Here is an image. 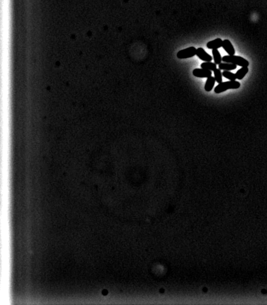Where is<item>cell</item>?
<instances>
[{"label":"cell","mask_w":267,"mask_h":305,"mask_svg":"<svg viewBox=\"0 0 267 305\" xmlns=\"http://www.w3.org/2000/svg\"><path fill=\"white\" fill-rule=\"evenodd\" d=\"M222 61L228 63H232L238 65L241 67H248L249 66V62L244 58L240 56L235 55H225L222 58Z\"/></svg>","instance_id":"cell-1"},{"label":"cell","mask_w":267,"mask_h":305,"mask_svg":"<svg viewBox=\"0 0 267 305\" xmlns=\"http://www.w3.org/2000/svg\"><path fill=\"white\" fill-rule=\"evenodd\" d=\"M223 40L221 38H217L216 39L210 41L207 43V47L210 49H218L222 46Z\"/></svg>","instance_id":"cell-7"},{"label":"cell","mask_w":267,"mask_h":305,"mask_svg":"<svg viewBox=\"0 0 267 305\" xmlns=\"http://www.w3.org/2000/svg\"><path fill=\"white\" fill-rule=\"evenodd\" d=\"M193 75L197 77H209L211 76L212 73L210 70H205L203 69H195L192 71Z\"/></svg>","instance_id":"cell-5"},{"label":"cell","mask_w":267,"mask_h":305,"mask_svg":"<svg viewBox=\"0 0 267 305\" xmlns=\"http://www.w3.org/2000/svg\"><path fill=\"white\" fill-rule=\"evenodd\" d=\"M196 55H197L201 60L205 62H211L213 60L212 57L209 54H207L206 52H205V50L202 48H199L198 49H196Z\"/></svg>","instance_id":"cell-4"},{"label":"cell","mask_w":267,"mask_h":305,"mask_svg":"<svg viewBox=\"0 0 267 305\" xmlns=\"http://www.w3.org/2000/svg\"><path fill=\"white\" fill-rule=\"evenodd\" d=\"M214 73V76L216 81L217 83H222V75L221 70L220 69H216V70L213 71Z\"/></svg>","instance_id":"cell-14"},{"label":"cell","mask_w":267,"mask_h":305,"mask_svg":"<svg viewBox=\"0 0 267 305\" xmlns=\"http://www.w3.org/2000/svg\"><path fill=\"white\" fill-rule=\"evenodd\" d=\"M219 68L220 70L231 71L235 70L237 68V65L232 63H221L219 65Z\"/></svg>","instance_id":"cell-9"},{"label":"cell","mask_w":267,"mask_h":305,"mask_svg":"<svg viewBox=\"0 0 267 305\" xmlns=\"http://www.w3.org/2000/svg\"><path fill=\"white\" fill-rule=\"evenodd\" d=\"M222 46L225 49V51L229 55H234V54L235 50L230 40L227 39L224 40L223 41Z\"/></svg>","instance_id":"cell-6"},{"label":"cell","mask_w":267,"mask_h":305,"mask_svg":"<svg viewBox=\"0 0 267 305\" xmlns=\"http://www.w3.org/2000/svg\"><path fill=\"white\" fill-rule=\"evenodd\" d=\"M249 69L248 67H242L240 69L238 70L237 73L235 74L237 79H243V77L246 76V74L248 73Z\"/></svg>","instance_id":"cell-10"},{"label":"cell","mask_w":267,"mask_h":305,"mask_svg":"<svg viewBox=\"0 0 267 305\" xmlns=\"http://www.w3.org/2000/svg\"><path fill=\"white\" fill-rule=\"evenodd\" d=\"M215 81L216 80L214 77L210 76L209 77H207L206 82L205 83V91H206L207 92L211 91L215 85Z\"/></svg>","instance_id":"cell-8"},{"label":"cell","mask_w":267,"mask_h":305,"mask_svg":"<svg viewBox=\"0 0 267 305\" xmlns=\"http://www.w3.org/2000/svg\"><path fill=\"white\" fill-rule=\"evenodd\" d=\"M212 53H213V60H214L215 63L216 65H219V64H221L222 61L221 55L220 54L218 49H213Z\"/></svg>","instance_id":"cell-12"},{"label":"cell","mask_w":267,"mask_h":305,"mask_svg":"<svg viewBox=\"0 0 267 305\" xmlns=\"http://www.w3.org/2000/svg\"><path fill=\"white\" fill-rule=\"evenodd\" d=\"M196 49L194 47L191 46L188 48L183 49L179 51L177 53V57L179 59H186V58H191L196 55Z\"/></svg>","instance_id":"cell-3"},{"label":"cell","mask_w":267,"mask_h":305,"mask_svg":"<svg viewBox=\"0 0 267 305\" xmlns=\"http://www.w3.org/2000/svg\"><path fill=\"white\" fill-rule=\"evenodd\" d=\"M200 66L201 69L205 70L214 71L216 69V64L211 62H205L201 64Z\"/></svg>","instance_id":"cell-11"},{"label":"cell","mask_w":267,"mask_h":305,"mask_svg":"<svg viewBox=\"0 0 267 305\" xmlns=\"http://www.w3.org/2000/svg\"><path fill=\"white\" fill-rule=\"evenodd\" d=\"M241 86V84L238 81H230L224 83H220L215 88V92L216 94H220L222 92L225 91L228 89H237Z\"/></svg>","instance_id":"cell-2"},{"label":"cell","mask_w":267,"mask_h":305,"mask_svg":"<svg viewBox=\"0 0 267 305\" xmlns=\"http://www.w3.org/2000/svg\"><path fill=\"white\" fill-rule=\"evenodd\" d=\"M222 75H223V76H224L225 77H226V79L230 80V81H235L237 79L236 74L232 73H231V72L229 71H226V70H225L224 71H223V73H222Z\"/></svg>","instance_id":"cell-13"}]
</instances>
